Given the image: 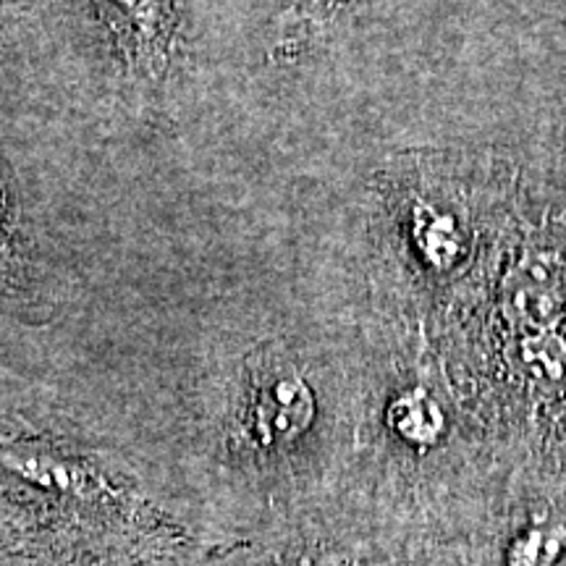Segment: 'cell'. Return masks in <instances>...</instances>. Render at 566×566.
Listing matches in <instances>:
<instances>
[{
  "label": "cell",
  "mask_w": 566,
  "mask_h": 566,
  "mask_svg": "<svg viewBox=\"0 0 566 566\" xmlns=\"http://www.w3.org/2000/svg\"><path fill=\"white\" fill-rule=\"evenodd\" d=\"M313 417V391L294 370L260 375L250 399V430L260 443L281 446L294 441L310 428Z\"/></svg>",
  "instance_id": "obj_1"
},
{
  "label": "cell",
  "mask_w": 566,
  "mask_h": 566,
  "mask_svg": "<svg viewBox=\"0 0 566 566\" xmlns=\"http://www.w3.org/2000/svg\"><path fill=\"white\" fill-rule=\"evenodd\" d=\"M0 467L13 478L24 480L51 495L71 501H101L111 491L80 459L59 454L34 443H0Z\"/></svg>",
  "instance_id": "obj_2"
},
{
  "label": "cell",
  "mask_w": 566,
  "mask_h": 566,
  "mask_svg": "<svg viewBox=\"0 0 566 566\" xmlns=\"http://www.w3.org/2000/svg\"><path fill=\"white\" fill-rule=\"evenodd\" d=\"M391 417L394 428L399 430L401 438L417 446L436 443L443 430L441 409H438L436 401L422 391L405 394L401 399H396Z\"/></svg>",
  "instance_id": "obj_3"
},
{
  "label": "cell",
  "mask_w": 566,
  "mask_h": 566,
  "mask_svg": "<svg viewBox=\"0 0 566 566\" xmlns=\"http://www.w3.org/2000/svg\"><path fill=\"white\" fill-rule=\"evenodd\" d=\"M566 548L564 525H537L512 546L509 566H551Z\"/></svg>",
  "instance_id": "obj_4"
},
{
  "label": "cell",
  "mask_w": 566,
  "mask_h": 566,
  "mask_svg": "<svg viewBox=\"0 0 566 566\" xmlns=\"http://www.w3.org/2000/svg\"><path fill=\"white\" fill-rule=\"evenodd\" d=\"M417 239H420L422 252L428 254L433 263H451L459 252V233L451 218L438 216L428 208H417L415 212Z\"/></svg>",
  "instance_id": "obj_5"
},
{
  "label": "cell",
  "mask_w": 566,
  "mask_h": 566,
  "mask_svg": "<svg viewBox=\"0 0 566 566\" xmlns=\"http://www.w3.org/2000/svg\"><path fill=\"white\" fill-rule=\"evenodd\" d=\"M296 566H342V564H336V562H302Z\"/></svg>",
  "instance_id": "obj_6"
}]
</instances>
